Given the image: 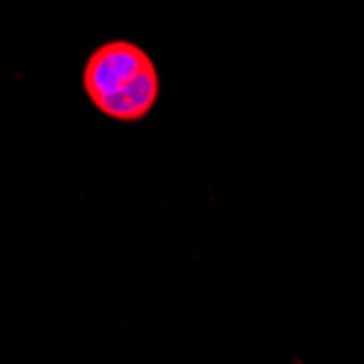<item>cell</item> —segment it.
I'll return each instance as SVG.
<instances>
[{"mask_svg": "<svg viewBox=\"0 0 364 364\" xmlns=\"http://www.w3.org/2000/svg\"><path fill=\"white\" fill-rule=\"evenodd\" d=\"M90 103L118 122L144 120L159 98V73L151 55L129 40L96 46L81 77Z\"/></svg>", "mask_w": 364, "mask_h": 364, "instance_id": "cell-1", "label": "cell"}]
</instances>
